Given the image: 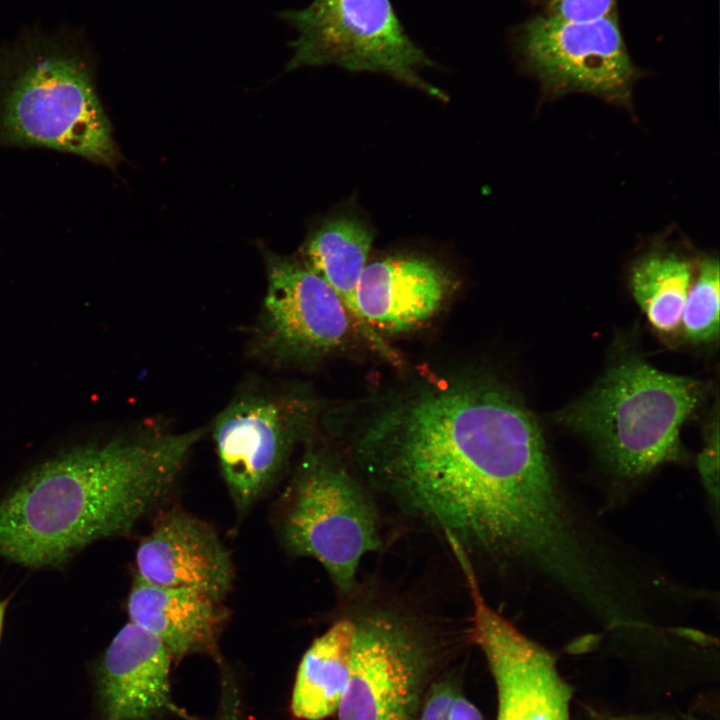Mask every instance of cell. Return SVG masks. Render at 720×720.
Wrapping results in <instances>:
<instances>
[{
	"label": "cell",
	"instance_id": "obj_4",
	"mask_svg": "<svg viewBox=\"0 0 720 720\" xmlns=\"http://www.w3.org/2000/svg\"><path fill=\"white\" fill-rule=\"evenodd\" d=\"M0 147L49 149L114 170L123 157L90 60L56 45L0 57Z\"/></svg>",
	"mask_w": 720,
	"mask_h": 720
},
{
	"label": "cell",
	"instance_id": "obj_23",
	"mask_svg": "<svg viewBox=\"0 0 720 720\" xmlns=\"http://www.w3.org/2000/svg\"><path fill=\"white\" fill-rule=\"evenodd\" d=\"M216 720H242L240 695L235 680L223 673L221 695Z\"/></svg>",
	"mask_w": 720,
	"mask_h": 720
},
{
	"label": "cell",
	"instance_id": "obj_11",
	"mask_svg": "<svg viewBox=\"0 0 720 720\" xmlns=\"http://www.w3.org/2000/svg\"><path fill=\"white\" fill-rule=\"evenodd\" d=\"M467 590L470 637L495 685L496 720H570L573 689L555 656L494 609L478 584Z\"/></svg>",
	"mask_w": 720,
	"mask_h": 720
},
{
	"label": "cell",
	"instance_id": "obj_12",
	"mask_svg": "<svg viewBox=\"0 0 720 720\" xmlns=\"http://www.w3.org/2000/svg\"><path fill=\"white\" fill-rule=\"evenodd\" d=\"M136 577L160 586L185 587L222 601L230 592L234 566L215 529L178 508L161 512L141 540Z\"/></svg>",
	"mask_w": 720,
	"mask_h": 720
},
{
	"label": "cell",
	"instance_id": "obj_8",
	"mask_svg": "<svg viewBox=\"0 0 720 720\" xmlns=\"http://www.w3.org/2000/svg\"><path fill=\"white\" fill-rule=\"evenodd\" d=\"M320 409L310 392L286 386L241 392L218 414L213 440L238 512L280 479L295 449L310 439Z\"/></svg>",
	"mask_w": 720,
	"mask_h": 720
},
{
	"label": "cell",
	"instance_id": "obj_10",
	"mask_svg": "<svg viewBox=\"0 0 720 720\" xmlns=\"http://www.w3.org/2000/svg\"><path fill=\"white\" fill-rule=\"evenodd\" d=\"M264 256L267 288L250 352L275 365H303L343 349L356 329L329 284L301 258Z\"/></svg>",
	"mask_w": 720,
	"mask_h": 720
},
{
	"label": "cell",
	"instance_id": "obj_24",
	"mask_svg": "<svg viewBox=\"0 0 720 720\" xmlns=\"http://www.w3.org/2000/svg\"><path fill=\"white\" fill-rule=\"evenodd\" d=\"M449 720H483L479 709L460 693L456 696Z\"/></svg>",
	"mask_w": 720,
	"mask_h": 720
},
{
	"label": "cell",
	"instance_id": "obj_26",
	"mask_svg": "<svg viewBox=\"0 0 720 720\" xmlns=\"http://www.w3.org/2000/svg\"><path fill=\"white\" fill-rule=\"evenodd\" d=\"M4 612H5V603L0 601V634H1L3 618H4Z\"/></svg>",
	"mask_w": 720,
	"mask_h": 720
},
{
	"label": "cell",
	"instance_id": "obj_13",
	"mask_svg": "<svg viewBox=\"0 0 720 720\" xmlns=\"http://www.w3.org/2000/svg\"><path fill=\"white\" fill-rule=\"evenodd\" d=\"M456 290L455 276L437 259L398 253L367 263L357 287V304L374 332L395 335L434 318Z\"/></svg>",
	"mask_w": 720,
	"mask_h": 720
},
{
	"label": "cell",
	"instance_id": "obj_16",
	"mask_svg": "<svg viewBox=\"0 0 720 720\" xmlns=\"http://www.w3.org/2000/svg\"><path fill=\"white\" fill-rule=\"evenodd\" d=\"M374 232L352 212L334 214L308 234L301 259L337 294L350 315L356 332L393 363L399 360L385 341L363 320L357 304V287L367 265Z\"/></svg>",
	"mask_w": 720,
	"mask_h": 720
},
{
	"label": "cell",
	"instance_id": "obj_9",
	"mask_svg": "<svg viewBox=\"0 0 720 720\" xmlns=\"http://www.w3.org/2000/svg\"><path fill=\"white\" fill-rule=\"evenodd\" d=\"M521 68L549 94L584 92L630 105L641 70L634 64L619 14L586 21L536 13L512 27Z\"/></svg>",
	"mask_w": 720,
	"mask_h": 720
},
{
	"label": "cell",
	"instance_id": "obj_6",
	"mask_svg": "<svg viewBox=\"0 0 720 720\" xmlns=\"http://www.w3.org/2000/svg\"><path fill=\"white\" fill-rule=\"evenodd\" d=\"M278 521L286 550L317 561L345 597L358 587L364 556L383 546L379 513L368 490L310 439L282 498Z\"/></svg>",
	"mask_w": 720,
	"mask_h": 720
},
{
	"label": "cell",
	"instance_id": "obj_7",
	"mask_svg": "<svg viewBox=\"0 0 720 720\" xmlns=\"http://www.w3.org/2000/svg\"><path fill=\"white\" fill-rule=\"evenodd\" d=\"M280 18L297 37L286 70L335 65L352 72L387 75L440 101L448 96L421 72L436 66L409 36L390 0H313Z\"/></svg>",
	"mask_w": 720,
	"mask_h": 720
},
{
	"label": "cell",
	"instance_id": "obj_21",
	"mask_svg": "<svg viewBox=\"0 0 720 720\" xmlns=\"http://www.w3.org/2000/svg\"><path fill=\"white\" fill-rule=\"evenodd\" d=\"M541 13L573 21H586L618 13V0H526Z\"/></svg>",
	"mask_w": 720,
	"mask_h": 720
},
{
	"label": "cell",
	"instance_id": "obj_22",
	"mask_svg": "<svg viewBox=\"0 0 720 720\" xmlns=\"http://www.w3.org/2000/svg\"><path fill=\"white\" fill-rule=\"evenodd\" d=\"M458 693L455 681L448 677L431 683L416 720H449Z\"/></svg>",
	"mask_w": 720,
	"mask_h": 720
},
{
	"label": "cell",
	"instance_id": "obj_20",
	"mask_svg": "<svg viewBox=\"0 0 720 720\" xmlns=\"http://www.w3.org/2000/svg\"><path fill=\"white\" fill-rule=\"evenodd\" d=\"M697 468L701 482L710 504L711 511L715 515V521L719 515V424L718 414L705 430L703 446L698 455Z\"/></svg>",
	"mask_w": 720,
	"mask_h": 720
},
{
	"label": "cell",
	"instance_id": "obj_15",
	"mask_svg": "<svg viewBox=\"0 0 720 720\" xmlns=\"http://www.w3.org/2000/svg\"><path fill=\"white\" fill-rule=\"evenodd\" d=\"M130 621L150 632L173 661L213 654L226 614L221 601L185 587L154 585L135 578L127 601Z\"/></svg>",
	"mask_w": 720,
	"mask_h": 720
},
{
	"label": "cell",
	"instance_id": "obj_2",
	"mask_svg": "<svg viewBox=\"0 0 720 720\" xmlns=\"http://www.w3.org/2000/svg\"><path fill=\"white\" fill-rule=\"evenodd\" d=\"M204 432L149 429L48 460L0 502V555L54 566L129 532L170 493Z\"/></svg>",
	"mask_w": 720,
	"mask_h": 720
},
{
	"label": "cell",
	"instance_id": "obj_5",
	"mask_svg": "<svg viewBox=\"0 0 720 720\" xmlns=\"http://www.w3.org/2000/svg\"><path fill=\"white\" fill-rule=\"evenodd\" d=\"M346 598L350 674L338 720H416L449 639L398 601L360 598L357 589Z\"/></svg>",
	"mask_w": 720,
	"mask_h": 720
},
{
	"label": "cell",
	"instance_id": "obj_3",
	"mask_svg": "<svg viewBox=\"0 0 720 720\" xmlns=\"http://www.w3.org/2000/svg\"><path fill=\"white\" fill-rule=\"evenodd\" d=\"M703 395V383L628 356L555 419L589 440L614 480L632 484L683 459L680 430Z\"/></svg>",
	"mask_w": 720,
	"mask_h": 720
},
{
	"label": "cell",
	"instance_id": "obj_14",
	"mask_svg": "<svg viewBox=\"0 0 720 720\" xmlns=\"http://www.w3.org/2000/svg\"><path fill=\"white\" fill-rule=\"evenodd\" d=\"M172 661L158 638L131 621L126 623L98 668L102 720H156L169 712L186 717L172 698Z\"/></svg>",
	"mask_w": 720,
	"mask_h": 720
},
{
	"label": "cell",
	"instance_id": "obj_19",
	"mask_svg": "<svg viewBox=\"0 0 720 720\" xmlns=\"http://www.w3.org/2000/svg\"><path fill=\"white\" fill-rule=\"evenodd\" d=\"M719 262L706 257L700 263L683 308L681 327L694 343H708L719 335Z\"/></svg>",
	"mask_w": 720,
	"mask_h": 720
},
{
	"label": "cell",
	"instance_id": "obj_1",
	"mask_svg": "<svg viewBox=\"0 0 720 720\" xmlns=\"http://www.w3.org/2000/svg\"><path fill=\"white\" fill-rule=\"evenodd\" d=\"M352 452L377 488L470 560L539 575L581 540L584 519L535 417L488 374L433 379L382 399Z\"/></svg>",
	"mask_w": 720,
	"mask_h": 720
},
{
	"label": "cell",
	"instance_id": "obj_18",
	"mask_svg": "<svg viewBox=\"0 0 720 720\" xmlns=\"http://www.w3.org/2000/svg\"><path fill=\"white\" fill-rule=\"evenodd\" d=\"M692 284V267L670 252L643 256L630 274L632 294L651 326L662 335L681 327L685 301Z\"/></svg>",
	"mask_w": 720,
	"mask_h": 720
},
{
	"label": "cell",
	"instance_id": "obj_25",
	"mask_svg": "<svg viewBox=\"0 0 720 720\" xmlns=\"http://www.w3.org/2000/svg\"><path fill=\"white\" fill-rule=\"evenodd\" d=\"M594 720H654L639 715H602Z\"/></svg>",
	"mask_w": 720,
	"mask_h": 720
},
{
	"label": "cell",
	"instance_id": "obj_17",
	"mask_svg": "<svg viewBox=\"0 0 720 720\" xmlns=\"http://www.w3.org/2000/svg\"><path fill=\"white\" fill-rule=\"evenodd\" d=\"M351 627L343 610L313 640L299 663L291 711L301 720H322L337 713L350 674Z\"/></svg>",
	"mask_w": 720,
	"mask_h": 720
}]
</instances>
